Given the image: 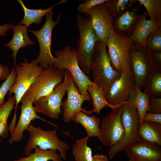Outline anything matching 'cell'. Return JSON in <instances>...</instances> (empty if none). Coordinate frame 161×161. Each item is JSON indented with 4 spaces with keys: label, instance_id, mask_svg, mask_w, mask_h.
I'll list each match as a JSON object with an SVG mask.
<instances>
[{
    "label": "cell",
    "instance_id": "1",
    "mask_svg": "<svg viewBox=\"0 0 161 161\" xmlns=\"http://www.w3.org/2000/svg\"><path fill=\"white\" fill-rule=\"evenodd\" d=\"M106 48V44L97 41L91 65L93 82L104 91L111 86L122 73L113 68Z\"/></svg>",
    "mask_w": 161,
    "mask_h": 161
},
{
    "label": "cell",
    "instance_id": "2",
    "mask_svg": "<svg viewBox=\"0 0 161 161\" xmlns=\"http://www.w3.org/2000/svg\"><path fill=\"white\" fill-rule=\"evenodd\" d=\"M56 58L53 62L55 69L65 71L67 70L72 77L80 92L87 97L91 99L87 91V86L93 83L89 76L80 68L78 63L77 49L70 45L62 49L54 51Z\"/></svg>",
    "mask_w": 161,
    "mask_h": 161
},
{
    "label": "cell",
    "instance_id": "3",
    "mask_svg": "<svg viewBox=\"0 0 161 161\" xmlns=\"http://www.w3.org/2000/svg\"><path fill=\"white\" fill-rule=\"evenodd\" d=\"M76 22L79 32L77 41L78 63L85 74H89L91 71L92 59L95 43L98 39L92 27L90 16L85 17L78 14Z\"/></svg>",
    "mask_w": 161,
    "mask_h": 161
},
{
    "label": "cell",
    "instance_id": "4",
    "mask_svg": "<svg viewBox=\"0 0 161 161\" xmlns=\"http://www.w3.org/2000/svg\"><path fill=\"white\" fill-rule=\"evenodd\" d=\"M121 106L123 110L121 119L124 137L122 141L110 147L108 152L110 159L113 158L118 152L141 139L138 134L140 121L136 108L129 100Z\"/></svg>",
    "mask_w": 161,
    "mask_h": 161
},
{
    "label": "cell",
    "instance_id": "5",
    "mask_svg": "<svg viewBox=\"0 0 161 161\" xmlns=\"http://www.w3.org/2000/svg\"><path fill=\"white\" fill-rule=\"evenodd\" d=\"M27 130L29 132V138L24 148L26 156L30 155L32 150L38 147L44 150H58L62 158L66 159V151L69 146L60 140L56 129L45 131L30 124Z\"/></svg>",
    "mask_w": 161,
    "mask_h": 161
},
{
    "label": "cell",
    "instance_id": "6",
    "mask_svg": "<svg viewBox=\"0 0 161 161\" xmlns=\"http://www.w3.org/2000/svg\"><path fill=\"white\" fill-rule=\"evenodd\" d=\"M24 62L16 64L15 68L16 77L15 82L8 92L10 96L13 93L16 98L15 113L17 106L22 97L29 89L36 78L43 73L45 69L36 61V59L30 63L24 58Z\"/></svg>",
    "mask_w": 161,
    "mask_h": 161
},
{
    "label": "cell",
    "instance_id": "7",
    "mask_svg": "<svg viewBox=\"0 0 161 161\" xmlns=\"http://www.w3.org/2000/svg\"><path fill=\"white\" fill-rule=\"evenodd\" d=\"M53 11L52 10L46 15L45 22L39 30H28L36 37L39 47V53L36 61L44 69L49 66H53L55 57L51 53L52 33L53 28L59 23L60 14H58L55 20L53 19Z\"/></svg>",
    "mask_w": 161,
    "mask_h": 161
},
{
    "label": "cell",
    "instance_id": "8",
    "mask_svg": "<svg viewBox=\"0 0 161 161\" xmlns=\"http://www.w3.org/2000/svg\"><path fill=\"white\" fill-rule=\"evenodd\" d=\"M106 45L114 70L121 72L124 69L131 68L129 51L134 45L130 37L114 32L108 38Z\"/></svg>",
    "mask_w": 161,
    "mask_h": 161
},
{
    "label": "cell",
    "instance_id": "9",
    "mask_svg": "<svg viewBox=\"0 0 161 161\" xmlns=\"http://www.w3.org/2000/svg\"><path fill=\"white\" fill-rule=\"evenodd\" d=\"M136 87L135 78L131 69H124L120 77L104 91L105 98L110 104L121 106L128 101Z\"/></svg>",
    "mask_w": 161,
    "mask_h": 161
},
{
    "label": "cell",
    "instance_id": "10",
    "mask_svg": "<svg viewBox=\"0 0 161 161\" xmlns=\"http://www.w3.org/2000/svg\"><path fill=\"white\" fill-rule=\"evenodd\" d=\"M122 110L121 106L112 110L102 119L97 137L104 145L111 147L123 140L124 131L121 119Z\"/></svg>",
    "mask_w": 161,
    "mask_h": 161
},
{
    "label": "cell",
    "instance_id": "11",
    "mask_svg": "<svg viewBox=\"0 0 161 161\" xmlns=\"http://www.w3.org/2000/svg\"><path fill=\"white\" fill-rule=\"evenodd\" d=\"M65 71L49 66L36 78L24 95L30 98L34 104L41 98L50 94L58 84L62 82Z\"/></svg>",
    "mask_w": 161,
    "mask_h": 161
},
{
    "label": "cell",
    "instance_id": "12",
    "mask_svg": "<svg viewBox=\"0 0 161 161\" xmlns=\"http://www.w3.org/2000/svg\"><path fill=\"white\" fill-rule=\"evenodd\" d=\"M64 83L67 96L66 100H64L61 105L63 110V119L68 123L72 120L73 116L79 111H82L88 114L92 113L93 110H86L82 108V105L84 101L91 102L89 98L79 92L75 86L74 80L67 70L64 72Z\"/></svg>",
    "mask_w": 161,
    "mask_h": 161
},
{
    "label": "cell",
    "instance_id": "13",
    "mask_svg": "<svg viewBox=\"0 0 161 161\" xmlns=\"http://www.w3.org/2000/svg\"><path fill=\"white\" fill-rule=\"evenodd\" d=\"M129 54L136 87L142 91L146 75L157 67L152 59L151 51L146 46L134 45L130 50Z\"/></svg>",
    "mask_w": 161,
    "mask_h": 161
},
{
    "label": "cell",
    "instance_id": "14",
    "mask_svg": "<svg viewBox=\"0 0 161 161\" xmlns=\"http://www.w3.org/2000/svg\"><path fill=\"white\" fill-rule=\"evenodd\" d=\"M85 15L90 16L92 26L98 40L106 44L108 38L115 32L113 17L108 12L105 3L95 6Z\"/></svg>",
    "mask_w": 161,
    "mask_h": 161
},
{
    "label": "cell",
    "instance_id": "15",
    "mask_svg": "<svg viewBox=\"0 0 161 161\" xmlns=\"http://www.w3.org/2000/svg\"><path fill=\"white\" fill-rule=\"evenodd\" d=\"M66 92L64 81L58 84L49 95L39 99L34 104L36 113L58 120L62 111V99Z\"/></svg>",
    "mask_w": 161,
    "mask_h": 161
},
{
    "label": "cell",
    "instance_id": "16",
    "mask_svg": "<svg viewBox=\"0 0 161 161\" xmlns=\"http://www.w3.org/2000/svg\"><path fill=\"white\" fill-rule=\"evenodd\" d=\"M160 146L141 139L124 150L128 157L132 161H161Z\"/></svg>",
    "mask_w": 161,
    "mask_h": 161
},
{
    "label": "cell",
    "instance_id": "17",
    "mask_svg": "<svg viewBox=\"0 0 161 161\" xmlns=\"http://www.w3.org/2000/svg\"><path fill=\"white\" fill-rule=\"evenodd\" d=\"M20 102L21 103V114L18 122L8 141L10 144L21 140L24 131L27 130L32 121L37 119L46 121L36 114L33 105V102L30 98L24 95Z\"/></svg>",
    "mask_w": 161,
    "mask_h": 161
},
{
    "label": "cell",
    "instance_id": "18",
    "mask_svg": "<svg viewBox=\"0 0 161 161\" xmlns=\"http://www.w3.org/2000/svg\"><path fill=\"white\" fill-rule=\"evenodd\" d=\"M139 7H131L117 16L113 17L114 32L123 36L130 37L141 15Z\"/></svg>",
    "mask_w": 161,
    "mask_h": 161
},
{
    "label": "cell",
    "instance_id": "19",
    "mask_svg": "<svg viewBox=\"0 0 161 161\" xmlns=\"http://www.w3.org/2000/svg\"><path fill=\"white\" fill-rule=\"evenodd\" d=\"M146 12L140 16L130 37L134 45L146 46L149 35L155 30L161 28V19H147Z\"/></svg>",
    "mask_w": 161,
    "mask_h": 161
},
{
    "label": "cell",
    "instance_id": "20",
    "mask_svg": "<svg viewBox=\"0 0 161 161\" xmlns=\"http://www.w3.org/2000/svg\"><path fill=\"white\" fill-rule=\"evenodd\" d=\"M27 29L23 25L13 24L12 29L13 32V37L8 43L4 45V47H9L12 51V56L14 66L16 65V56L20 49L22 48L23 49L27 46H32L35 44L29 38Z\"/></svg>",
    "mask_w": 161,
    "mask_h": 161
},
{
    "label": "cell",
    "instance_id": "21",
    "mask_svg": "<svg viewBox=\"0 0 161 161\" xmlns=\"http://www.w3.org/2000/svg\"><path fill=\"white\" fill-rule=\"evenodd\" d=\"M16 1L21 5L24 12V16L23 19L17 24L24 25L27 28L31 24L33 23L37 25L39 24L41 22L42 17L52 10L54 7L60 4L66 3V0H62L47 9H43L41 8L31 9L26 7L22 0Z\"/></svg>",
    "mask_w": 161,
    "mask_h": 161
},
{
    "label": "cell",
    "instance_id": "22",
    "mask_svg": "<svg viewBox=\"0 0 161 161\" xmlns=\"http://www.w3.org/2000/svg\"><path fill=\"white\" fill-rule=\"evenodd\" d=\"M144 93L149 96L161 97V69H156L149 72L143 83Z\"/></svg>",
    "mask_w": 161,
    "mask_h": 161
},
{
    "label": "cell",
    "instance_id": "23",
    "mask_svg": "<svg viewBox=\"0 0 161 161\" xmlns=\"http://www.w3.org/2000/svg\"><path fill=\"white\" fill-rule=\"evenodd\" d=\"M138 132L141 139L161 145V124L144 120Z\"/></svg>",
    "mask_w": 161,
    "mask_h": 161
},
{
    "label": "cell",
    "instance_id": "24",
    "mask_svg": "<svg viewBox=\"0 0 161 161\" xmlns=\"http://www.w3.org/2000/svg\"><path fill=\"white\" fill-rule=\"evenodd\" d=\"M81 124L85 129L89 137L97 136L100 129V120L95 115L89 116L82 111H79L73 116L72 120Z\"/></svg>",
    "mask_w": 161,
    "mask_h": 161
},
{
    "label": "cell",
    "instance_id": "25",
    "mask_svg": "<svg viewBox=\"0 0 161 161\" xmlns=\"http://www.w3.org/2000/svg\"><path fill=\"white\" fill-rule=\"evenodd\" d=\"M87 91L90 95L92 100L94 112L99 114L101 110L107 106L112 110L120 106L112 105L106 100L104 96V90L93 83L87 86Z\"/></svg>",
    "mask_w": 161,
    "mask_h": 161
},
{
    "label": "cell",
    "instance_id": "26",
    "mask_svg": "<svg viewBox=\"0 0 161 161\" xmlns=\"http://www.w3.org/2000/svg\"><path fill=\"white\" fill-rule=\"evenodd\" d=\"M149 96L136 87L131 94L128 100L136 108L140 118V126L142 124L145 114L149 110Z\"/></svg>",
    "mask_w": 161,
    "mask_h": 161
},
{
    "label": "cell",
    "instance_id": "27",
    "mask_svg": "<svg viewBox=\"0 0 161 161\" xmlns=\"http://www.w3.org/2000/svg\"><path fill=\"white\" fill-rule=\"evenodd\" d=\"M34 152L28 156L22 157L13 161H62L59 154L54 149L44 150L35 147Z\"/></svg>",
    "mask_w": 161,
    "mask_h": 161
},
{
    "label": "cell",
    "instance_id": "28",
    "mask_svg": "<svg viewBox=\"0 0 161 161\" xmlns=\"http://www.w3.org/2000/svg\"><path fill=\"white\" fill-rule=\"evenodd\" d=\"M15 96H9L7 100L0 106V137L3 139L9 136L7 120L16 103Z\"/></svg>",
    "mask_w": 161,
    "mask_h": 161
},
{
    "label": "cell",
    "instance_id": "29",
    "mask_svg": "<svg viewBox=\"0 0 161 161\" xmlns=\"http://www.w3.org/2000/svg\"><path fill=\"white\" fill-rule=\"evenodd\" d=\"M89 137L86 136L77 140L72 146L75 161H93L92 148L87 145Z\"/></svg>",
    "mask_w": 161,
    "mask_h": 161
},
{
    "label": "cell",
    "instance_id": "30",
    "mask_svg": "<svg viewBox=\"0 0 161 161\" xmlns=\"http://www.w3.org/2000/svg\"><path fill=\"white\" fill-rule=\"evenodd\" d=\"M137 1L134 0H108L105 5L109 13L113 17L131 7Z\"/></svg>",
    "mask_w": 161,
    "mask_h": 161
},
{
    "label": "cell",
    "instance_id": "31",
    "mask_svg": "<svg viewBox=\"0 0 161 161\" xmlns=\"http://www.w3.org/2000/svg\"><path fill=\"white\" fill-rule=\"evenodd\" d=\"M137 1L145 7L147 16L150 18L161 19V0H138Z\"/></svg>",
    "mask_w": 161,
    "mask_h": 161
},
{
    "label": "cell",
    "instance_id": "32",
    "mask_svg": "<svg viewBox=\"0 0 161 161\" xmlns=\"http://www.w3.org/2000/svg\"><path fill=\"white\" fill-rule=\"evenodd\" d=\"M146 45L151 51L161 52V28L150 33L147 38Z\"/></svg>",
    "mask_w": 161,
    "mask_h": 161
},
{
    "label": "cell",
    "instance_id": "33",
    "mask_svg": "<svg viewBox=\"0 0 161 161\" xmlns=\"http://www.w3.org/2000/svg\"><path fill=\"white\" fill-rule=\"evenodd\" d=\"M16 77V72L15 68H13L7 77L0 86V106L4 103L5 97L14 83Z\"/></svg>",
    "mask_w": 161,
    "mask_h": 161
},
{
    "label": "cell",
    "instance_id": "34",
    "mask_svg": "<svg viewBox=\"0 0 161 161\" xmlns=\"http://www.w3.org/2000/svg\"><path fill=\"white\" fill-rule=\"evenodd\" d=\"M108 0H87L84 2L80 3L77 9V11L85 15L90 10L95 6L106 3Z\"/></svg>",
    "mask_w": 161,
    "mask_h": 161
},
{
    "label": "cell",
    "instance_id": "35",
    "mask_svg": "<svg viewBox=\"0 0 161 161\" xmlns=\"http://www.w3.org/2000/svg\"><path fill=\"white\" fill-rule=\"evenodd\" d=\"M149 110L148 112L151 114L161 113V98L149 96Z\"/></svg>",
    "mask_w": 161,
    "mask_h": 161
},
{
    "label": "cell",
    "instance_id": "36",
    "mask_svg": "<svg viewBox=\"0 0 161 161\" xmlns=\"http://www.w3.org/2000/svg\"><path fill=\"white\" fill-rule=\"evenodd\" d=\"M144 120L156 122L161 124V113L151 114L147 112L144 116Z\"/></svg>",
    "mask_w": 161,
    "mask_h": 161
},
{
    "label": "cell",
    "instance_id": "37",
    "mask_svg": "<svg viewBox=\"0 0 161 161\" xmlns=\"http://www.w3.org/2000/svg\"><path fill=\"white\" fill-rule=\"evenodd\" d=\"M151 55L157 68L161 69V52L151 51Z\"/></svg>",
    "mask_w": 161,
    "mask_h": 161
},
{
    "label": "cell",
    "instance_id": "38",
    "mask_svg": "<svg viewBox=\"0 0 161 161\" xmlns=\"http://www.w3.org/2000/svg\"><path fill=\"white\" fill-rule=\"evenodd\" d=\"M9 68L0 62V81L6 79L10 74Z\"/></svg>",
    "mask_w": 161,
    "mask_h": 161
},
{
    "label": "cell",
    "instance_id": "39",
    "mask_svg": "<svg viewBox=\"0 0 161 161\" xmlns=\"http://www.w3.org/2000/svg\"><path fill=\"white\" fill-rule=\"evenodd\" d=\"M13 24L10 23H7L3 25H0V36H6L7 32L10 30L12 29Z\"/></svg>",
    "mask_w": 161,
    "mask_h": 161
},
{
    "label": "cell",
    "instance_id": "40",
    "mask_svg": "<svg viewBox=\"0 0 161 161\" xmlns=\"http://www.w3.org/2000/svg\"><path fill=\"white\" fill-rule=\"evenodd\" d=\"M93 161H109V160L106 155L97 154L93 156Z\"/></svg>",
    "mask_w": 161,
    "mask_h": 161
},
{
    "label": "cell",
    "instance_id": "41",
    "mask_svg": "<svg viewBox=\"0 0 161 161\" xmlns=\"http://www.w3.org/2000/svg\"><path fill=\"white\" fill-rule=\"evenodd\" d=\"M128 161H132L130 159H129V160Z\"/></svg>",
    "mask_w": 161,
    "mask_h": 161
}]
</instances>
